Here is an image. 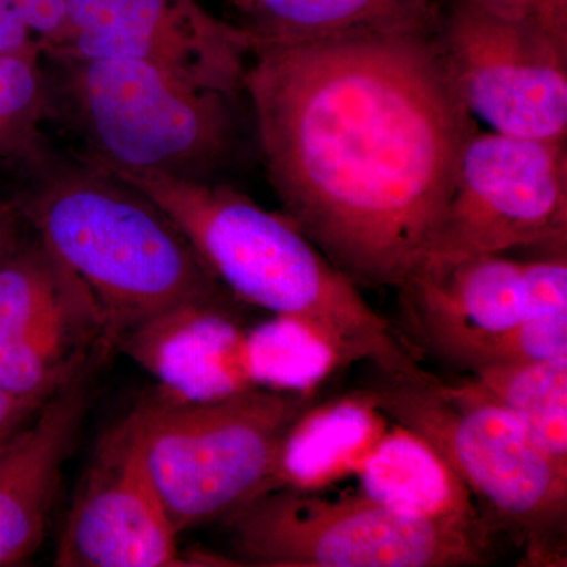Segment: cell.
Wrapping results in <instances>:
<instances>
[{"mask_svg": "<svg viewBox=\"0 0 567 567\" xmlns=\"http://www.w3.org/2000/svg\"><path fill=\"white\" fill-rule=\"evenodd\" d=\"M50 111L43 47L0 59V166L21 167L43 151Z\"/></svg>", "mask_w": 567, "mask_h": 567, "instance_id": "21", "label": "cell"}, {"mask_svg": "<svg viewBox=\"0 0 567 567\" xmlns=\"http://www.w3.org/2000/svg\"><path fill=\"white\" fill-rule=\"evenodd\" d=\"M357 477L361 494L395 513L491 543V528L468 487L421 436L402 425H391Z\"/></svg>", "mask_w": 567, "mask_h": 567, "instance_id": "16", "label": "cell"}, {"mask_svg": "<svg viewBox=\"0 0 567 567\" xmlns=\"http://www.w3.org/2000/svg\"><path fill=\"white\" fill-rule=\"evenodd\" d=\"M237 565L466 567L486 565L488 540L404 516L361 492L271 491L226 518Z\"/></svg>", "mask_w": 567, "mask_h": 567, "instance_id": "7", "label": "cell"}, {"mask_svg": "<svg viewBox=\"0 0 567 567\" xmlns=\"http://www.w3.org/2000/svg\"><path fill=\"white\" fill-rule=\"evenodd\" d=\"M566 142L476 130L462 152L445 218L423 264L524 248L566 252Z\"/></svg>", "mask_w": 567, "mask_h": 567, "instance_id": "8", "label": "cell"}, {"mask_svg": "<svg viewBox=\"0 0 567 567\" xmlns=\"http://www.w3.org/2000/svg\"><path fill=\"white\" fill-rule=\"evenodd\" d=\"M391 421L363 386L317 401L287 429L265 494L322 492L357 476Z\"/></svg>", "mask_w": 567, "mask_h": 567, "instance_id": "15", "label": "cell"}, {"mask_svg": "<svg viewBox=\"0 0 567 567\" xmlns=\"http://www.w3.org/2000/svg\"><path fill=\"white\" fill-rule=\"evenodd\" d=\"M21 167L28 182L14 199L25 223L115 338L177 306L221 298L177 226L128 183L47 148Z\"/></svg>", "mask_w": 567, "mask_h": 567, "instance_id": "2", "label": "cell"}, {"mask_svg": "<svg viewBox=\"0 0 567 567\" xmlns=\"http://www.w3.org/2000/svg\"><path fill=\"white\" fill-rule=\"evenodd\" d=\"M50 117L81 141V162L111 174L215 181L234 152V99L133 59H51Z\"/></svg>", "mask_w": 567, "mask_h": 567, "instance_id": "5", "label": "cell"}, {"mask_svg": "<svg viewBox=\"0 0 567 567\" xmlns=\"http://www.w3.org/2000/svg\"><path fill=\"white\" fill-rule=\"evenodd\" d=\"M472 374L551 464L567 473V360L483 365Z\"/></svg>", "mask_w": 567, "mask_h": 567, "instance_id": "20", "label": "cell"}, {"mask_svg": "<svg viewBox=\"0 0 567 567\" xmlns=\"http://www.w3.org/2000/svg\"><path fill=\"white\" fill-rule=\"evenodd\" d=\"M114 175L177 226L216 281L238 300L322 324L377 368L420 361L421 354L364 300L360 287L282 213L265 210L226 183L156 173Z\"/></svg>", "mask_w": 567, "mask_h": 567, "instance_id": "3", "label": "cell"}, {"mask_svg": "<svg viewBox=\"0 0 567 567\" xmlns=\"http://www.w3.org/2000/svg\"><path fill=\"white\" fill-rule=\"evenodd\" d=\"M248 327L221 298L169 309L122 334L123 350L177 401L210 402L251 391Z\"/></svg>", "mask_w": 567, "mask_h": 567, "instance_id": "14", "label": "cell"}, {"mask_svg": "<svg viewBox=\"0 0 567 567\" xmlns=\"http://www.w3.org/2000/svg\"><path fill=\"white\" fill-rule=\"evenodd\" d=\"M317 393L251 390L210 402L142 404L145 465L178 535L265 494L284 434Z\"/></svg>", "mask_w": 567, "mask_h": 567, "instance_id": "6", "label": "cell"}, {"mask_svg": "<svg viewBox=\"0 0 567 567\" xmlns=\"http://www.w3.org/2000/svg\"><path fill=\"white\" fill-rule=\"evenodd\" d=\"M371 372L364 390L391 423L421 436L461 477L491 532L509 533L529 565H559L567 473L516 417L472 379L447 383L420 364Z\"/></svg>", "mask_w": 567, "mask_h": 567, "instance_id": "4", "label": "cell"}, {"mask_svg": "<svg viewBox=\"0 0 567 567\" xmlns=\"http://www.w3.org/2000/svg\"><path fill=\"white\" fill-rule=\"evenodd\" d=\"M10 6L40 40L43 50L54 47L65 35L66 0H10Z\"/></svg>", "mask_w": 567, "mask_h": 567, "instance_id": "25", "label": "cell"}, {"mask_svg": "<svg viewBox=\"0 0 567 567\" xmlns=\"http://www.w3.org/2000/svg\"><path fill=\"white\" fill-rule=\"evenodd\" d=\"M24 226H28V223L14 196L0 197V267L24 245Z\"/></svg>", "mask_w": 567, "mask_h": 567, "instance_id": "27", "label": "cell"}, {"mask_svg": "<svg viewBox=\"0 0 567 567\" xmlns=\"http://www.w3.org/2000/svg\"><path fill=\"white\" fill-rule=\"evenodd\" d=\"M48 398H17L0 390V445L33 415Z\"/></svg>", "mask_w": 567, "mask_h": 567, "instance_id": "28", "label": "cell"}, {"mask_svg": "<svg viewBox=\"0 0 567 567\" xmlns=\"http://www.w3.org/2000/svg\"><path fill=\"white\" fill-rule=\"evenodd\" d=\"M78 317L95 319L80 284L39 238L0 267V338L66 342L70 320Z\"/></svg>", "mask_w": 567, "mask_h": 567, "instance_id": "19", "label": "cell"}, {"mask_svg": "<svg viewBox=\"0 0 567 567\" xmlns=\"http://www.w3.org/2000/svg\"><path fill=\"white\" fill-rule=\"evenodd\" d=\"M435 39L458 99L492 132L566 142L567 43L451 0Z\"/></svg>", "mask_w": 567, "mask_h": 567, "instance_id": "9", "label": "cell"}, {"mask_svg": "<svg viewBox=\"0 0 567 567\" xmlns=\"http://www.w3.org/2000/svg\"><path fill=\"white\" fill-rule=\"evenodd\" d=\"M66 342L43 338H0V390L17 398H48L73 371Z\"/></svg>", "mask_w": 567, "mask_h": 567, "instance_id": "22", "label": "cell"}, {"mask_svg": "<svg viewBox=\"0 0 567 567\" xmlns=\"http://www.w3.org/2000/svg\"><path fill=\"white\" fill-rule=\"evenodd\" d=\"M435 29L256 41L249 58L281 213L358 287L401 289L424 262L477 130Z\"/></svg>", "mask_w": 567, "mask_h": 567, "instance_id": "1", "label": "cell"}, {"mask_svg": "<svg viewBox=\"0 0 567 567\" xmlns=\"http://www.w3.org/2000/svg\"><path fill=\"white\" fill-rule=\"evenodd\" d=\"M178 536L148 475L134 410L104 436L82 477L59 539L55 565L196 566L183 557Z\"/></svg>", "mask_w": 567, "mask_h": 567, "instance_id": "11", "label": "cell"}, {"mask_svg": "<svg viewBox=\"0 0 567 567\" xmlns=\"http://www.w3.org/2000/svg\"><path fill=\"white\" fill-rule=\"evenodd\" d=\"M227 2L233 3L234 7H238L241 2H244V0H227Z\"/></svg>", "mask_w": 567, "mask_h": 567, "instance_id": "29", "label": "cell"}, {"mask_svg": "<svg viewBox=\"0 0 567 567\" xmlns=\"http://www.w3.org/2000/svg\"><path fill=\"white\" fill-rule=\"evenodd\" d=\"M87 375L78 361L0 445V567L24 561L43 540L63 465L87 410Z\"/></svg>", "mask_w": 567, "mask_h": 567, "instance_id": "13", "label": "cell"}, {"mask_svg": "<svg viewBox=\"0 0 567 567\" xmlns=\"http://www.w3.org/2000/svg\"><path fill=\"white\" fill-rule=\"evenodd\" d=\"M235 9L256 41L306 43L432 31L442 6L439 0H244Z\"/></svg>", "mask_w": 567, "mask_h": 567, "instance_id": "17", "label": "cell"}, {"mask_svg": "<svg viewBox=\"0 0 567 567\" xmlns=\"http://www.w3.org/2000/svg\"><path fill=\"white\" fill-rule=\"evenodd\" d=\"M557 360H567V312L522 320L483 350L475 369Z\"/></svg>", "mask_w": 567, "mask_h": 567, "instance_id": "23", "label": "cell"}, {"mask_svg": "<svg viewBox=\"0 0 567 567\" xmlns=\"http://www.w3.org/2000/svg\"><path fill=\"white\" fill-rule=\"evenodd\" d=\"M468 2L503 20L524 22L567 43V0H468Z\"/></svg>", "mask_w": 567, "mask_h": 567, "instance_id": "24", "label": "cell"}, {"mask_svg": "<svg viewBox=\"0 0 567 567\" xmlns=\"http://www.w3.org/2000/svg\"><path fill=\"white\" fill-rule=\"evenodd\" d=\"M66 17L65 35L44 58L133 59L234 100L244 92L256 40L197 0H66Z\"/></svg>", "mask_w": 567, "mask_h": 567, "instance_id": "10", "label": "cell"}, {"mask_svg": "<svg viewBox=\"0 0 567 567\" xmlns=\"http://www.w3.org/2000/svg\"><path fill=\"white\" fill-rule=\"evenodd\" d=\"M40 40L10 6V0H0V59L22 54L40 48Z\"/></svg>", "mask_w": 567, "mask_h": 567, "instance_id": "26", "label": "cell"}, {"mask_svg": "<svg viewBox=\"0 0 567 567\" xmlns=\"http://www.w3.org/2000/svg\"><path fill=\"white\" fill-rule=\"evenodd\" d=\"M365 357L322 324L297 316H275L248 327L245 364L254 390L317 393L336 372Z\"/></svg>", "mask_w": 567, "mask_h": 567, "instance_id": "18", "label": "cell"}, {"mask_svg": "<svg viewBox=\"0 0 567 567\" xmlns=\"http://www.w3.org/2000/svg\"><path fill=\"white\" fill-rule=\"evenodd\" d=\"M398 290L406 342L468 372L492 341L527 317L522 260L503 254L423 264Z\"/></svg>", "mask_w": 567, "mask_h": 567, "instance_id": "12", "label": "cell"}]
</instances>
